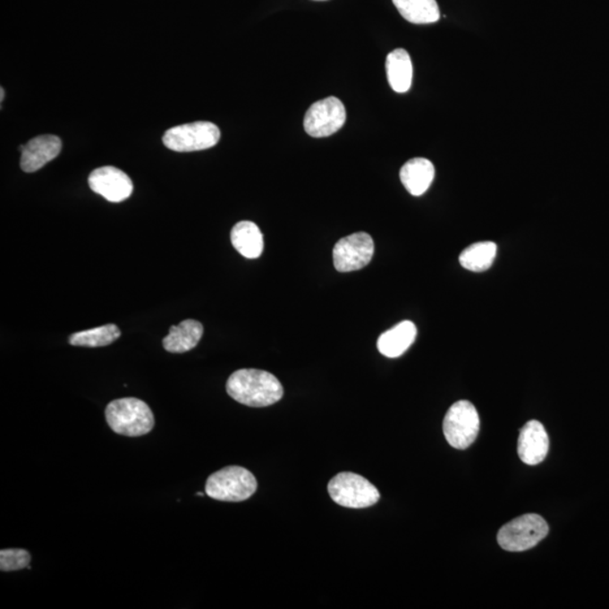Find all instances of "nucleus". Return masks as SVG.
Wrapping results in <instances>:
<instances>
[{
    "mask_svg": "<svg viewBox=\"0 0 609 609\" xmlns=\"http://www.w3.org/2000/svg\"><path fill=\"white\" fill-rule=\"evenodd\" d=\"M228 395L250 408H266L283 399V387L275 375L260 369H240L226 384Z\"/></svg>",
    "mask_w": 609,
    "mask_h": 609,
    "instance_id": "f257e3e1",
    "label": "nucleus"
},
{
    "mask_svg": "<svg viewBox=\"0 0 609 609\" xmlns=\"http://www.w3.org/2000/svg\"><path fill=\"white\" fill-rule=\"evenodd\" d=\"M106 419L115 434L127 437L149 434L155 426L154 414L148 404L136 397L112 401L106 406Z\"/></svg>",
    "mask_w": 609,
    "mask_h": 609,
    "instance_id": "f03ea898",
    "label": "nucleus"
},
{
    "mask_svg": "<svg viewBox=\"0 0 609 609\" xmlns=\"http://www.w3.org/2000/svg\"><path fill=\"white\" fill-rule=\"evenodd\" d=\"M258 489L256 477L240 466H228L210 475L206 483V495L211 499L226 503H241L250 498Z\"/></svg>",
    "mask_w": 609,
    "mask_h": 609,
    "instance_id": "7ed1b4c3",
    "label": "nucleus"
},
{
    "mask_svg": "<svg viewBox=\"0 0 609 609\" xmlns=\"http://www.w3.org/2000/svg\"><path fill=\"white\" fill-rule=\"evenodd\" d=\"M548 525L537 513H527L501 527L498 543L504 551L524 552L543 541L548 534Z\"/></svg>",
    "mask_w": 609,
    "mask_h": 609,
    "instance_id": "20e7f679",
    "label": "nucleus"
},
{
    "mask_svg": "<svg viewBox=\"0 0 609 609\" xmlns=\"http://www.w3.org/2000/svg\"><path fill=\"white\" fill-rule=\"evenodd\" d=\"M327 489L332 500L345 508H368L380 498L377 487L368 479L350 472L335 475L328 482Z\"/></svg>",
    "mask_w": 609,
    "mask_h": 609,
    "instance_id": "39448f33",
    "label": "nucleus"
},
{
    "mask_svg": "<svg viewBox=\"0 0 609 609\" xmlns=\"http://www.w3.org/2000/svg\"><path fill=\"white\" fill-rule=\"evenodd\" d=\"M220 131L208 121H197L168 129L163 137L164 145L177 153H191L211 148L218 144Z\"/></svg>",
    "mask_w": 609,
    "mask_h": 609,
    "instance_id": "423d86ee",
    "label": "nucleus"
},
{
    "mask_svg": "<svg viewBox=\"0 0 609 609\" xmlns=\"http://www.w3.org/2000/svg\"><path fill=\"white\" fill-rule=\"evenodd\" d=\"M444 435L449 444L456 449L469 448L478 438L479 417L469 401H459L451 406L444 419Z\"/></svg>",
    "mask_w": 609,
    "mask_h": 609,
    "instance_id": "0eeeda50",
    "label": "nucleus"
},
{
    "mask_svg": "<svg viewBox=\"0 0 609 609\" xmlns=\"http://www.w3.org/2000/svg\"><path fill=\"white\" fill-rule=\"evenodd\" d=\"M347 112L338 97H331L315 102L305 115V131L310 137L326 138L343 127Z\"/></svg>",
    "mask_w": 609,
    "mask_h": 609,
    "instance_id": "6e6552de",
    "label": "nucleus"
},
{
    "mask_svg": "<svg viewBox=\"0 0 609 609\" xmlns=\"http://www.w3.org/2000/svg\"><path fill=\"white\" fill-rule=\"evenodd\" d=\"M374 241L367 233L343 237L334 249V262L339 272H351L368 266L374 257Z\"/></svg>",
    "mask_w": 609,
    "mask_h": 609,
    "instance_id": "1a4fd4ad",
    "label": "nucleus"
},
{
    "mask_svg": "<svg viewBox=\"0 0 609 609\" xmlns=\"http://www.w3.org/2000/svg\"><path fill=\"white\" fill-rule=\"evenodd\" d=\"M89 188L110 202H123L131 198L133 183L123 171L114 166L97 168L89 177Z\"/></svg>",
    "mask_w": 609,
    "mask_h": 609,
    "instance_id": "9d476101",
    "label": "nucleus"
},
{
    "mask_svg": "<svg viewBox=\"0 0 609 609\" xmlns=\"http://www.w3.org/2000/svg\"><path fill=\"white\" fill-rule=\"evenodd\" d=\"M62 140L57 136L45 135L33 138L27 145L20 146L21 168L33 173L54 161L62 151Z\"/></svg>",
    "mask_w": 609,
    "mask_h": 609,
    "instance_id": "9b49d317",
    "label": "nucleus"
},
{
    "mask_svg": "<svg viewBox=\"0 0 609 609\" xmlns=\"http://www.w3.org/2000/svg\"><path fill=\"white\" fill-rule=\"evenodd\" d=\"M550 439L541 422L531 420L520 430L518 455L527 465H537L546 459Z\"/></svg>",
    "mask_w": 609,
    "mask_h": 609,
    "instance_id": "f8f14e48",
    "label": "nucleus"
},
{
    "mask_svg": "<svg viewBox=\"0 0 609 609\" xmlns=\"http://www.w3.org/2000/svg\"><path fill=\"white\" fill-rule=\"evenodd\" d=\"M400 179L404 188L414 197H420L430 188L435 179L434 164L427 158H412L401 168Z\"/></svg>",
    "mask_w": 609,
    "mask_h": 609,
    "instance_id": "ddd939ff",
    "label": "nucleus"
},
{
    "mask_svg": "<svg viewBox=\"0 0 609 609\" xmlns=\"http://www.w3.org/2000/svg\"><path fill=\"white\" fill-rule=\"evenodd\" d=\"M417 326L411 321H403L391 330L384 332L377 341L379 352L387 358L401 357L417 338Z\"/></svg>",
    "mask_w": 609,
    "mask_h": 609,
    "instance_id": "4468645a",
    "label": "nucleus"
},
{
    "mask_svg": "<svg viewBox=\"0 0 609 609\" xmlns=\"http://www.w3.org/2000/svg\"><path fill=\"white\" fill-rule=\"evenodd\" d=\"M203 335L200 322L187 319L179 326H173L170 334L163 340L164 349L172 353H184L197 347Z\"/></svg>",
    "mask_w": 609,
    "mask_h": 609,
    "instance_id": "2eb2a0df",
    "label": "nucleus"
},
{
    "mask_svg": "<svg viewBox=\"0 0 609 609\" xmlns=\"http://www.w3.org/2000/svg\"><path fill=\"white\" fill-rule=\"evenodd\" d=\"M231 240L237 252L246 258H260L265 249L260 228L249 220L235 224L231 233Z\"/></svg>",
    "mask_w": 609,
    "mask_h": 609,
    "instance_id": "dca6fc26",
    "label": "nucleus"
},
{
    "mask_svg": "<svg viewBox=\"0 0 609 609\" xmlns=\"http://www.w3.org/2000/svg\"><path fill=\"white\" fill-rule=\"evenodd\" d=\"M388 83L396 93H406L411 89L413 80V64L408 51L393 50L386 59Z\"/></svg>",
    "mask_w": 609,
    "mask_h": 609,
    "instance_id": "f3484780",
    "label": "nucleus"
},
{
    "mask_svg": "<svg viewBox=\"0 0 609 609\" xmlns=\"http://www.w3.org/2000/svg\"><path fill=\"white\" fill-rule=\"evenodd\" d=\"M393 3L410 23L431 24L440 19V10L436 0H393Z\"/></svg>",
    "mask_w": 609,
    "mask_h": 609,
    "instance_id": "a211bd4d",
    "label": "nucleus"
},
{
    "mask_svg": "<svg viewBox=\"0 0 609 609\" xmlns=\"http://www.w3.org/2000/svg\"><path fill=\"white\" fill-rule=\"evenodd\" d=\"M496 244L494 241H479L469 246L461 252L460 262L464 269L472 272L489 270L496 257Z\"/></svg>",
    "mask_w": 609,
    "mask_h": 609,
    "instance_id": "6ab92c4d",
    "label": "nucleus"
},
{
    "mask_svg": "<svg viewBox=\"0 0 609 609\" xmlns=\"http://www.w3.org/2000/svg\"><path fill=\"white\" fill-rule=\"evenodd\" d=\"M121 331L115 324H106V326L76 332L69 336V343L75 347L99 348L106 347L118 340Z\"/></svg>",
    "mask_w": 609,
    "mask_h": 609,
    "instance_id": "aec40b11",
    "label": "nucleus"
},
{
    "mask_svg": "<svg viewBox=\"0 0 609 609\" xmlns=\"http://www.w3.org/2000/svg\"><path fill=\"white\" fill-rule=\"evenodd\" d=\"M31 562V555L25 550L20 548H10L0 552V570L4 572L19 571V570L29 568Z\"/></svg>",
    "mask_w": 609,
    "mask_h": 609,
    "instance_id": "412c9836",
    "label": "nucleus"
},
{
    "mask_svg": "<svg viewBox=\"0 0 609 609\" xmlns=\"http://www.w3.org/2000/svg\"><path fill=\"white\" fill-rule=\"evenodd\" d=\"M0 92H2V97H2V103H3V101H4V97H5V92H4V89H3V88L0 89Z\"/></svg>",
    "mask_w": 609,
    "mask_h": 609,
    "instance_id": "4be33fe9",
    "label": "nucleus"
},
{
    "mask_svg": "<svg viewBox=\"0 0 609 609\" xmlns=\"http://www.w3.org/2000/svg\"><path fill=\"white\" fill-rule=\"evenodd\" d=\"M198 495H199V496L203 495L202 492H198Z\"/></svg>",
    "mask_w": 609,
    "mask_h": 609,
    "instance_id": "5701e85b",
    "label": "nucleus"
}]
</instances>
